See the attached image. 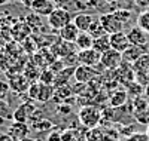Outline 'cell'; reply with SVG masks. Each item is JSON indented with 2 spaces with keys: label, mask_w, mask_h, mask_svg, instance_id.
<instances>
[{
  "label": "cell",
  "mask_w": 149,
  "mask_h": 141,
  "mask_svg": "<svg viewBox=\"0 0 149 141\" xmlns=\"http://www.w3.org/2000/svg\"><path fill=\"white\" fill-rule=\"evenodd\" d=\"M78 119L82 126L88 128V129H93V128H97L98 123H100L102 111L95 106H84V107H81V110L78 113Z\"/></svg>",
  "instance_id": "cell-1"
},
{
  "label": "cell",
  "mask_w": 149,
  "mask_h": 141,
  "mask_svg": "<svg viewBox=\"0 0 149 141\" xmlns=\"http://www.w3.org/2000/svg\"><path fill=\"white\" fill-rule=\"evenodd\" d=\"M72 21H73L72 12H69L67 9H63V8H55L51 14L48 15L49 27H51L52 30H58V31Z\"/></svg>",
  "instance_id": "cell-2"
},
{
  "label": "cell",
  "mask_w": 149,
  "mask_h": 141,
  "mask_svg": "<svg viewBox=\"0 0 149 141\" xmlns=\"http://www.w3.org/2000/svg\"><path fill=\"white\" fill-rule=\"evenodd\" d=\"M122 64V54L118 52L115 49H109L106 52L102 54V59H100V66L104 68V70H110L113 71L116 68L121 67Z\"/></svg>",
  "instance_id": "cell-3"
},
{
  "label": "cell",
  "mask_w": 149,
  "mask_h": 141,
  "mask_svg": "<svg viewBox=\"0 0 149 141\" xmlns=\"http://www.w3.org/2000/svg\"><path fill=\"white\" fill-rule=\"evenodd\" d=\"M98 76V70L95 67H90V66H84V64H79L74 68V80L82 82V83H91L94 82V79Z\"/></svg>",
  "instance_id": "cell-4"
},
{
  "label": "cell",
  "mask_w": 149,
  "mask_h": 141,
  "mask_svg": "<svg viewBox=\"0 0 149 141\" xmlns=\"http://www.w3.org/2000/svg\"><path fill=\"white\" fill-rule=\"evenodd\" d=\"M98 19H100L102 27L104 28V31H106L107 34L122 31L124 24L116 18V15L113 14V12H110V14H103V15H100V18H98Z\"/></svg>",
  "instance_id": "cell-5"
},
{
  "label": "cell",
  "mask_w": 149,
  "mask_h": 141,
  "mask_svg": "<svg viewBox=\"0 0 149 141\" xmlns=\"http://www.w3.org/2000/svg\"><path fill=\"white\" fill-rule=\"evenodd\" d=\"M78 58H79V64H84V66H90V67H98L102 59V54L95 50L94 48L90 49H84L78 52Z\"/></svg>",
  "instance_id": "cell-6"
},
{
  "label": "cell",
  "mask_w": 149,
  "mask_h": 141,
  "mask_svg": "<svg viewBox=\"0 0 149 141\" xmlns=\"http://www.w3.org/2000/svg\"><path fill=\"white\" fill-rule=\"evenodd\" d=\"M36 110L37 109H36V106L33 104V102H30V101L22 102V104L19 107H17L15 111H14V120L27 123V122H30V119H31V116L34 114Z\"/></svg>",
  "instance_id": "cell-7"
},
{
  "label": "cell",
  "mask_w": 149,
  "mask_h": 141,
  "mask_svg": "<svg viewBox=\"0 0 149 141\" xmlns=\"http://www.w3.org/2000/svg\"><path fill=\"white\" fill-rule=\"evenodd\" d=\"M9 88L12 92H18V94H22V92H27V89L30 86V80L26 77L24 74L21 73H15V74H9Z\"/></svg>",
  "instance_id": "cell-8"
},
{
  "label": "cell",
  "mask_w": 149,
  "mask_h": 141,
  "mask_svg": "<svg viewBox=\"0 0 149 141\" xmlns=\"http://www.w3.org/2000/svg\"><path fill=\"white\" fill-rule=\"evenodd\" d=\"M127 36H128V40L131 45L134 46H146L149 43V34L140 28L139 25H134L131 27L128 31H127Z\"/></svg>",
  "instance_id": "cell-9"
},
{
  "label": "cell",
  "mask_w": 149,
  "mask_h": 141,
  "mask_svg": "<svg viewBox=\"0 0 149 141\" xmlns=\"http://www.w3.org/2000/svg\"><path fill=\"white\" fill-rule=\"evenodd\" d=\"M109 39H110V46L112 49L118 50V52H124L125 49H128L131 46L130 40H128V36L125 31H118V33H112L109 34Z\"/></svg>",
  "instance_id": "cell-10"
},
{
  "label": "cell",
  "mask_w": 149,
  "mask_h": 141,
  "mask_svg": "<svg viewBox=\"0 0 149 141\" xmlns=\"http://www.w3.org/2000/svg\"><path fill=\"white\" fill-rule=\"evenodd\" d=\"M76 45L72 43V42H66V40H61L57 42L55 45H52V49H51V52L54 54L55 58H64L70 54H74L76 52Z\"/></svg>",
  "instance_id": "cell-11"
},
{
  "label": "cell",
  "mask_w": 149,
  "mask_h": 141,
  "mask_svg": "<svg viewBox=\"0 0 149 141\" xmlns=\"http://www.w3.org/2000/svg\"><path fill=\"white\" fill-rule=\"evenodd\" d=\"M30 132V126L27 123H22V122H12L8 128V134L12 137V140L14 141H19L22 138L29 137L27 134Z\"/></svg>",
  "instance_id": "cell-12"
},
{
  "label": "cell",
  "mask_w": 149,
  "mask_h": 141,
  "mask_svg": "<svg viewBox=\"0 0 149 141\" xmlns=\"http://www.w3.org/2000/svg\"><path fill=\"white\" fill-rule=\"evenodd\" d=\"M145 49H146V46H134V45H131L128 49H125L122 52V62L133 66L143 54H146Z\"/></svg>",
  "instance_id": "cell-13"
},
{
  "label": "cell",
  "mask_w": 149,
  "mask_h": 141,
  "mask_svg": "<svg viewBox=\"0 0 149 141\" xmlns=\"http://www.w3.org/2000/svg\"><path fill=\"white\" fill-rule=\"evenodd\" d=\"M95 19L97 18L93 17L91 14H88V12H79V14H76V17L73 18V24L78 27L79 31H88Z\"/></svg>",
  "instance_id": "cell-14"
},
{
  "label": "cell",
  "mask_w": 149,
  "mask_h": 141,
  "mask_svg": "<svg viewBox=\"0 0 149 141\" xmlns=\"http://www.w3.org/2000/svg\"><path fill=\"white\" fill-rule=\"evenodd\" d=\"M54 9H55V5L52 0H33L31 3V10L36 15H40V17L42 15L48 17Z\"/></svg>",
  "instance_id": "cell-15"
},
{
  "label": "cell",
  "mask_w": 149,
  "mask_h": 141,
  "mask_svg": "<svg viewBox=\"0 0 149 141\" xmlns=\"http://www.w3.org/2000/svg\"><path fill=\"white\" fill-rule=\"evenodd\" d=\"M74 97L73 91H72V86L70 85H64V86H58L55 88V92H54V101L57 102V104H61V102H67Z\"/></svg>",
  "instance_id": "cell-16"
},
{
  "label": "cell",
  "mask_w": 149,
  "mask_h": 141,
  "mask_svg": "<svg viewBox=\"0 0 149 141\" xmlns=\"http://www.w3.org/2000/svg\"><path fill=\"white\" fill-rule=\"evenodd\" d=\"M60 39L61 40H66V42H72V43H74V40L78 39V36H79V30H78V27L73 24V21L72 22H69L67 25H64L63 28H61L60 31Z\"/></svg>",
  "instance_id": "cell-17"
},
{
  "label": "cell",
  "mask_w": 149,
  "mask_h": 141,
  "mask_svg": "<svg viewBox=\"0 0 149 141\" xmlns=\"http://www.w3.org/2000/svg\"><path fill=\"white\" fill-rule=\"evenodd\" d=\"M74 68L76 67H64L61 71L55 73V79H54V88L58 86H64L69 83V80L74 76Z\"/></svg>",
  "instance_id": "cell-18"
},
{
  "label": "cell",
  "mask_w": 149,
  "mask_h": 141,
  "mask_svg": "<svg viewBox=\"0 0 149 141\" xmlns=\"http://www.w3.org/2000/svg\"><path fill=\"white\" fill-rule=\"evenodd\" d=\"M109 102H110V107L112 109L124 107L128 102V92L124 91V89H118V91H115L113 94H110Z\"/></svg>",
  "instance_id": "cell-19"
},
{
  "label": "cell",
  "mask_w": 149,
  "mask_h": 141,
  "mask_svg": "<svg viewBox=\"0 0 149 141\" xmlns=\"http://www.w3.org/2000/svg\"><path fill=\"white\" fill-rule=\"evenodd\" d=\"M54 92H55V88L52 85H45L39 82V94H37V100L39 102H48L49 100L54 98Z\"/></svg>",
  "instance_id": "cell-20"
},
{
  "label": "cell",
  "mask_w": 149,
  "mask_h": 141,
  "mask_svg": "<svg viewBox=\"0 0 149 141\" xmlns=\"http://www.w3.org/2000/svg\"><path fill=\"white\" fill-rule=\"evenodd\" d=\"M93 42H94V37H93L90 33L81 31L79 36H78V39L74 40V45H76V48H78L79 50H84V49L93 48Z\"/></svg>",
  "instance_id": "cell-21"
},
{
  "label": "cell",
  "mask_w": 149,
  "mask_h": 141,
  "mask_svg": "<svg viewBox=\"0 0 149 141\" xmlns=\"http://www.w3.org/2000/svg\"><path fill=\"white\" fill-rule=\"evenodd\" d=\"M93 48H94L95 50H98L100 54H103V52H106V50L112 49L109 34H103V36H100V37H95L94 42H93Z\"/></svg>",
  "instance_id": "cell-22"
},
{
  "label": "cell",
  "mask_w": 149,
  "mask_h": 141,
  "mask_svg": "<svg viewBox=\"0 0 149 141\" xmlns=\"http://www.w3.org/2000/svg\"><path fill=\"white\" fill-rule=\"evenodd\" d=\"M30 128L36 132H49V131L54 129V125L49 119H39L36 122H31Z\"/></svg>",
  "instance_id": "cell-23"
},
{
  "label": "cell",
  "mask_w": 149,
  "mask_h": 141,
  "mask_svg": "<svg viewBox=\"0 0 149 141\" xmlns=\"http://www.w3.org/2000/svg\"><path fill=\"white\" fill-rule=\"evenodd\" d=\"M133 70L136 73H148L149 71V52L143 54L137 61L133 64Z\"/></svg>",
  "instance_id": "cell-24"
},
{
  "label": "cell",
  "mask_w": 149,
  "mask_h": 141,
  "mask_svg": "<svg viewBox=\"0 0 149 141\" xmlns=\"http://www.w3.org/2000/svg\"><path fill=\"white\" fill-rule=\"evenodd\" d=\"M130 106H131V110L133 111H139V110H143V109H148L149 107V100L146 97H143V95L134 97Z\"/></svg>",
  "instance_id": "cell-25"
},
{
  "label": "cell",
  "mask_w": 149,
  "mask_h": 141,
  "mask_svg": "<svg viewBox=\"0 0 149 141\" xmlns=\"http://www.w3.org/2000/svg\"><path fill=\"white\" fill-rule=\"evenodd\" d=\"M85 140L86 141H106V132L100 131L98 128H93V129H88V132L85 134Z\"/></svg>",
  "instance_id": "cell-26"
},
{
  "label": "cell",
  "mask_w": 149,
  "mask_h": 141,
  "mask_svg": "<svg viewBox=\"0 0 149 141\" xmlns=\"http://www.w3.org/2000/svg\"><path fill=\"white\" fill-rule=\"evenodd\" d=\"M133 118L137 123L149 126V107L143 109V110H139V111H133Z\"/></svg>",
  "instance_id": "cell-27"
},
{
  "label": "cell",
  "mask_w": 149,
  "mask_h": 141,
  "mask_svg": "<svg viewBox=\"0 0 149 141\" xmlns=\"http://www.w3.org/2000/svg\"><path fill=\"white\" fill-rule=\"evenodd\" d=\"M54 79H55V73L46 67V68H43V70L40 71V76H39V80H37V82L45 83V85H52V86H54Z\"/></svg>",
  "instance_id": "cell-28"
},
{
  "label": "cell",
  "mask_w": 149,
  "mask_h": 141,
  "mask_svg": "<svg viewBox=\"0 0 149 141\" xmlns=\"http://www.w3.org/2000/svg\"><path fill=\"white\" fill-rule=\"evenodd\" d=\"M127 92H128V97L130 95L133 98L134 97H139V95H142L145 92V86L142 83H139V82H131V83L127 85Z\"/></svg>",
  "instance_id": "cell-29"
},
{
  "label": "cell",
  "mask_w": 149,
  "mask_h": 141,
  "mask_svg": "<svg viewBox=\"0 0 149 141\" xmlns=\"http://www.w3.org/2000/svg\"><path fill=\"white\" fill-rule=\"evenodd\" d=\"M79 132L81 131H78V129H72V128H69V129L61 132V135H63V141H81L85 135H81Z\"/></svg>",
  "instance_id": "cell-30"
},
{
  "label": "cell",
  "mask_w": 149,
  "mask_h": 141,
  "mask_svg": "<svg viewBox=\"0 0 149 141\" xmlns=\"http://www.w3.org/2000/svg\"><path fill=\"white\" fill-rule=\"evenodd\" d=\"M0 118L2 119H14V111L10 110L8 101H5L3 98H0Z\"/></svg>",
  "instance_id": "cell-31"
},
{
  "label": "cell",
  "mask_w": 149,
  "mask_h": 141,
  "mask_svg": "<svg viewBox=\"0 0 149 141\" xmlns=\"http://www.w3.org/2000/svg\"><path fill=\"white\" fill-rule=\"evenodd\" d=\"M86 33H90V34L94 37V39H95V37H100V36H103V34H107V33L104 31V28L102 27L100 19H98V18H97V19L93 22V25L90 27V30L86 31Z\"/></svg>",
  "instance_id": "cell-32"
},
{
  "label": "cell",
  "mask_w": 149,
  "mask_h": 141,
  "mask_svg": "<svg viewBox=\"0 0 149 141\" xmlns=\"http://www.w3.org/2000/svg\"><path fill=\"white\" fill-rule=\"evenodd\" d=\"M137 25L149 34V10L142 12V14L137 17Z\"/></svg>",
  "instance_id": "cell-33"
},
{
  "label": "cell",
  "mask_w": 149,
  "mask_h": 141,
  "mask_svg": "<svg viewBox=\"0 0 149 141\" xmlns=\"http://www.w3.org/2000/svg\"><path fill=\"white\" fill-rule=\"evenodd\" d=\"M113 14L116 15V18H118L122 24H127V22L131 19V12H130V10H125V9H118V10H113Z\"/></svg>",
  "instance_id": "cell-34"
},
{
  "label": "cell",
  "mask_w": 149,
  "mask_h": 141,
  "mask_svg": "<svg viewBox=\"0 0 149 141\" xmlns=\"http://www.w3.org/2000/svg\"><path fill=\"white\" fill-rule=\"evenodd\" d=\"M64 62V66L66 67H76L78 64H79V58H78V52H74V54H70L64 58H61Z\"/></svg>",
  "instance_id": "cell-35"
},
{
  "label": "cell",
  "mask_w": 149,
  "mask_h": 141,
  "mask_svg": "<svg viewBox=\"0 0 149 141\" xmlns=\"http://www.w3.org/2000/svg\"><path fill=\"white\" fill-rule=\"evenodd\" d=\"M86 88H88V83H82V82H74L73 85H72V91H73V94L74 95H79V97H82L85 92H86Z\"/></svg>",
  "instance_id": "cell-36"
},
{
  "label": "cell",
  "mask_w": 149,
  "mask_h": 141,
  "mask_svg": "<svg viewBox=\"0 0 149 141\" xmlns=\"http://www.w3.org/2000/svg\"><path fill=\"white\" fill-rule=\"evenodd\" d=\"M127 141H149V137L146 132H134L130 137L125 138Z\"/></svg>",
  "instance_id": "cell-37"
},
{
  "label": "cell",
  "mask_w": 149,
  "mask_h": 141,
  "mask_svg": "<svg viewBox=\"0 0 149 141\" xmlns=\"http://www.w3.org/2000/svg\"><path fill=\"white\" fill-rule=\"evenodd\" d=\"M46 141H63L61 131H58V129L49 131V134H48V137H46Z\"/></svg>",
  "instance_id": "cell-38"
},
{
  "label": "cell",
  "mask_w": 149,
  "mask_h": 141,
  "mask_svg": "<svg viewBox=\"0 0 149 141\" xmlns=\"http://www.w3.org/2000/svg\"><path fill=\"white\" fill-rule=\"evenodd\" d=\"M57 113L58 114H63V116H67V114L72 113V107L69 104H66V102H61V104L57 106Z\"/></svg>",
  "instance_id": "cell-39"
},
{
  "label": "cell",
  "mask_w": 149,
  "mask_h": 141,
  "mask_svg": "<svg viewBox=\"0 0 149 141\" xmlns=\"http://www.w3.org/2000/svg\"><path fill=\"white\" fill-rule=\"evenodd\" d=\"M9 83L8 82H2L0 80V98H3L5 100V97L8 95V92H9Z\"/></svg>",
  "instance_id": "cell-40"
},
{
  "label": "cell",
  "mask_w": 149,
  "mask_h": 141,
  "mask_svg": "<svg viewBox=\"0 0 149 141\" xmlns=\"http://www.w3.org/2000/svg\"><path fill=\"white\" fill-rule=\"evenodd\" d=\"M6 27H9V18H6V15L0 17V31H3Z\"/></svg>",
  "instance_id": "cell-41"
},
{
  "label": "cell",
  "mask_w": 149,
  "mask_h": 141,
  "mask_svg": "<svg viewBox=\"0 0 149 141\" xmlns=\"http://www.w3.org/2000/svg\"><path fill=\"white\" fill-rule=\"evenodd\" d=\"M133 3H134L136 6L142 8V9H145V8H149V0H133Z\"/></svg>",
  "instance_id": "cell-42"
},
{
  "label": "cell",
  "mask_w": 149,
  "mask_h": 141,
  "mask_svg": "<svg viewBox=\"0 0 149 141\" xmlns=\"http://www.w3.org/2000/svg\"><path fill=\"white\" fill-rule=\"evenodd\" d=\"M3 36H5V33L0 31V52H2V50L6 48V45H8L6 43V37H3Z\"/></svg>",
  "instance_id": "cell-43"
},
{
  "label": "cell",
  "mask_w": 149,
  "mask_h": 141,
  "mask_svg": "<svg viewBox=\"0 0 149 141\" xmlns=\"http://www.w3.org/2000/svg\"><path fill=\"white\" fill-rule=\"evenodd\" d=\"M19 141H37V140H34V138H31V137H26V138H22V140H19Z\"/></svg>",
  "instance_id": "cell-44"
},
{
  "label": "cell",
  "mask_w": 149,
  "mask_h": 141,
  "mask_svg": "<svg viewBox=\"0 0 149 141\" xmlns=\"http://www.w3.org/2000/svg\"><path fill=\"white\" fill-rule=\"evenodd\" d=\"M146 134H148V137H149V126H148V129H146Z\"/></svg>",
  "instance_id": "cell-45"
},
{
  "label": "cell",
  "mask_w": 149,
  "mask_h": 141,
  "mask_svg": "<svg viewBox=\"0 0 149 141\" xmlns=\"http://www.w3.org/2000/svg\"><path fill=\"white\" fill-rule=\"evenodd\" d=\"M116 141H124V140H116ZM125 141H127V140H125Z\"/></svg>",
  "instance_id": "cell-46"
},
{
  "label": "cell",
  "mask_w": 149,
  "mask_h": 141,
  "mask_svg": "<svg viewBox=\"0 0 149 141\" xmlns=\"http://www.w3.org/2000/svg\"><path fill=\"white\" fill-rule=\"evenodd\" d=\"M148 77H149V71H148Z\"/></svg>",
  "instance_id": "cell-47"
},
{
  "label": "cell",
  "mask_w": 149,
  "mask_h": 141,
  "mask_svg": "<svg viewBox=\"0 0 149 141\" xmlns=\"http://www.w3.org/2000/svg\"><path fill=\"white\" fill-rule=\"evenodd\" d=\"M148 100H149V98H148Z\"/></svg>",
  "instance_id": "cell-48"
}]
</instances>
